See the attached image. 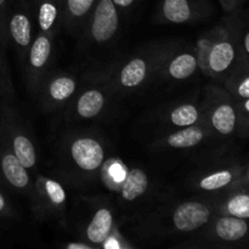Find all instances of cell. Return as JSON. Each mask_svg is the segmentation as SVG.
<instances>
[{
  "label": "cell",
  "mask_w": 249,
  "mask_h": 249,
  "mask_svg": "<svg viewBox=\"0 0 249 249\" xmlns=\"http://www.w3.org/2000/svg\"><path fill=\"white\" fill-rule=\"evenodd\" d=\"M238 112H240L241 125H242L243 138H249V97L237 101Z\"/></svg>",
  "instance_id": "83f0119b"
},
{
  "label": "cell",
  "mask_w": 249,
  "mask_h": 249,
  "mask_svg": "<svg viewBox=\"0 0 249 249\" xmlns=\"http://www.w3.org/2000/svg\"><path fill=\"white\" fill-rule=\"evenodd\" d=\"M14 0H0V51L5 53L9 46L7 36V21H9L10 10Z\"/></svg>",
  "instance_id": "4316f807"
},
{
  "label": "cell",
  "mask_w": 249,
  "mask_h": 249,
  "mask_svg": "<svg viewBox=\"0 0 249 249\" xmlns=\"http://www.w3.org/2000/svg\"><path fill=\"white\" fill-rule=\"evenodd\" d=\"M62 248H65V249H96L97 247H95V246L91 245V243H89V242H87V241L79 238L78 241H71V242L65 243V245L62 246Z\"/></svg>",
  "instance_id": "d6a6232c"
},
{
  "label": "cell",
  "mask_w": 249,
  "mask_h": 249,
  "mask_svg": "<svg viewBox=\"0 0 249 249\" xmlns=\"http://www.w3.org/2000/svg\"><path fill=\"white\" fill-rule=\"evenodd\" d=\"M31 208L39 219L53 218L63 220L67 214V191L62 182L36 173Z\"/></svg>",
  "instance_id": "4fadbf2b"
},
{
  "label": "cell",
  "mask_w": 249,
  "mask_h": 249,
  "mask_svg": "<svg viewBox=\"0 0 249 249\" xmlns=\"http://www.w3.org/2000/svg\"><path fill=\"white\" fill-rule=\"evenodd\" d=\"M82 78L72 71L51 70L41 82L36 99L44 112L63 111L77 94Z\"/></svg>",
  "instance_id": "8fae6325"
},
{
  "label": "cell",
  "mask_w": 249,
  "mask_h": 249,
  "mask_svg": "<svg viewBox=\"0 0 249 249\" xmlns=\"http://www.w3.org/2000/svg\"><path fill=\"white\" fill-rule=\"evenodd\" d=\"M245 163L237 157L213 158L192 173L187 185L202 196H218L237 185Z\"/></svg>",
  "instance_id": "30bf717a"
},
{
  "label": "cell",
  "mask_w": 249,
  "mask_h": 249,
  "mask_svg": "<svg viewBox=\"0 0 249 249\" xmlns=\"http://www.w3.org/2000/svg\"><path fill=\"white\" fill-rule=\"evenodd\" d=\"M15 212L4 192L0 190V216H11Z\"/></svg>",
  "instance_id": "1f68e13d"
},
{
  "label": "cell",
  "mask_w": 249,
  "mask_h": 249,
  "mask_svg": "<svg viewBox=\"0 0 249 249\" xmlns=\"http://www.w3.org/2000/svg\"><path fill=\"white\" fill-rule=\"evenodd\" d=\"M242 9L226 14L215 27L202 34L195 45L199 71L214 83L223 84L242 56Z\"/></svg>",
  "instance_id": "7a4b0ae2"
},
{
  "label": "cell",
  "mask_w": 249,
  "mask_h": 249,
  "mask_svg": "<svg viewBox=\"0 0 249 249\" xmlns=\"http://www.w3.org/2000/svg\"><path fill=\"white\" fill-rule=\"evenodd\" d=\"M216 213L249 220V186H236L215 196Z\"/></svg>",
  "instance_id": "603a6c76"
},
{
  "label": "cell",
  "mask_w": 249,
  "mask_h": 249,
  "mask_svg": "<svg viewBox=\"0 0 249 249\" xmlns=\"http://www.w3.org/2000/svg\"><path fill=\"white\" fill-rule=\"evenodd\" d=\"M181 248H249V220L215 213L202 228L187 235Z\"/></svg>",
  "instance_id": "8992f818"
},
{
  "label": "cell",
  "mask_w": 249,
  "mask_h": 249,
  "mask_svg": "<svg viewBox=\"0 0 249 249\" xmlns=\"http://www.w3.org/2000/svg\"><path fill=\"white\" fill-rule=\"evenodd\" d=\"M236 186H249V162L245 163L242 174H241L240 180H238V182Z\"/></svg>",
  "instance_id": "836d02e7"
},
{
  "label": "cell",
  "mask_w": 249,
  "mask_h": 249,
  "mask_svg": "<svg viewBox=\"0 0 249 249\" xmlns=\"http://www.w3.org/2000/svg\"><path fill=\"white\" fill-rule=\"evenodd\" d=\"M108 189L113 190L118 196L119 202L124 206H133L142 201L151 190V179L145 169L133 167L126 169L121 181L111 185Z\"/></svg>",
  "instance_id": "44dd1931"
},
{
  "label": "cell",
  "mask_w": 249,
  "mask_h": 249,
  "mask_svg": "<svg viewBox=\"0 0 249 249\" xmlns=\"http://www.w3.org/2000/svg\"><path fill=\"white\" fill-rule=\"evenodd\" d=\"M97 0H63L62 29L77 38Z\"/></svg>",
  "instance_id": "cb8c5ba5"
},
{
  "label": "cell",
  "mask_w": 249,
  "mask_h": 249,
  "mask_svg": "<svg viewBox=\"0 0 249 249\" xmlns=\"http://www.w3.org/2000/svg\"><path fill=\"white\" fill-rule=\"evenodd\" d=\"M198 71L196 46L175 43L163 60L156 78L167 83H180L192 78Z\"/></svg>",
  "instance_id": "e0dca14e"
},
{
  "label": "cell",
  "mask_w": 249,
  "mask_h": 249,
  "mask_svg": "<svg viewBox=\"0 0 249 249\" xmlns=\"http://www.w3.org/2000/svg\"><path fill=\"white\" fill-rule=\"evenodd\" d=\"M36 32L57 38L62 29L63 0H29Z\"/></svg>",
  "instance_id": "7402d4cb"
},
{
  "label": "cell",
  "mask_w": 249,
  "mask_h": 249,
  "mask_svg": "<svg viewBox=\"0 0 249 249\" xmlns=\"http://www.w3.org/2000/svg\"><path fill=\"white\" fill-rule=\"evenodd\" d=\"M0 178L6 187L28 198L29 204L32 203L34 196V177L1 139H0Z\"/></svg>",
  "instance_id": "ac0fdd59"
},
{
  "label": "cell",
  "mask_w": 249,
  "mask_h": 249,
  "mask_svg": "<svg viewBox=\"0 0 249 249\" xmlns=\"http://www.w3.org/2000/svg\"><path fill=\"white\" fill-rule=\"evenodd\" d=\"M202 102L198 100H185L172 104L158 113L160 125L167 130L202 124Z\"/></svg>",
  "instance_id": "ffe728a7"
},
{
  "label": "cell",
  "mask_w": 249,
  "mask_h": 249,
  "mask_svg": "<svg viewBox=\"0 0 249 249\" xmlns=\"http://www.w3.org/2000/svg\"><path fill=\"white\" fill-rule=\"evenodd\" d=\"M122 15H126L139 4L140 0H112Z\"/></svg>",
  "instance_id": "4dcf8cb0"
},
{
  "label": "cell",
  "mask_w": 249,
  "mask_h": 249,
  "mask_svg": "<svg viewBox=\"0 0 249 249\" xmlns=\"http://www.w3.org/2000/svg\"><path fill=\"white\" fill-rule=\"evenodd\" d=\"M214 12L211 0H158L156 23L191 24L204 21Z\"/></svg>",
  "instance_id": "9a60e30c"
},
{
  "label": "cell",
  "mask_w": 249,
  "mask_h": 249,
  "mask_svg": "<svg viewBox=\"0 0 249 249\" xmlns=\"http://www.w3.org/2000/svg\"><path fill=\"white\" fill-rule=\"evenodd\" d=\"M36 32L31 2L27 0H14L7 21V36L9 45L14 48L19 67L23 65L24 57L36 36Z\"/></svg>",
  "instance_id": "5bb4252c"
},
{
  "label": "cell",
  "mask_w": 249,
  "mask_h": 249,
  "mask_svg": "<svg viewBox=\"0 0 249 249\" xmlns=\"http://www.w3.org/2000/svg\"><path fill=\"white\" fill-rule=\"evenodd\" d=\"M202 102V124L215 139L243 138L237 101L218 83L204 88Z\"/></svg>",
  "instance_id": "52a82bcc"
},
{
  "label": "cell",
  "mask_w": 249,
  "mask_h": 249,
  "mask_svg": "<svg viewBox=\"0 0 249 249\" xmlns=\"http://www.w3.org/2000/svg\"><path fill=\"white\" fill-rule=\"evenodd\" d=\"M122 14L112 0H97L77 36L80 51L104 49L114 43Z\"/></svg>",
  "instance_id": "9c48e42d"
},
{
  "label": "cell",
  "mask_w": 249,
  "mask_h": 249,
  "mask_svg": "<svg viewBox=\"0 0 249 249\" xmlns=\"http://www.w3.org/2000/svg\"><path fill=\"white\" fill-rule=\"evenodd\" d=\"M90 204V215L80 230V238L91 243L95 247L102 245L117 230L116 212L109 201L102 197H85Z\"/></svg>",
  "instance_id": "2e32d148"
},
{
  "label": "cell",
  "mask_w": 249,
  "mask_h": 249,
  "mask_svg": "<svg viewBox=\"0 0 249 249\" xmlns=\"http://www.w3.org/2000/svg\"><path fill=\"white\" fill-rule=\"evenodd\" d=\"M106 160V145L95 131H71L60 143L61 173L78 186H84L100 178Z\"/></svg>",
  "instance_id": "3957f363"
},
{
  "label": "cell",
  "mask_w": 249,
  "mask_h": 249,
  "mask_svg": "<svg viewBox=\"0 0 249 249\" xmlns=\"http://www.w3.org/2000/svg\"><path fill=\"white\" fill-rule=\"evenodd\" d=\"M116 96L107 66L92 70L84 75L75 96L62 111L63 117L70 122L94 121L106 113Z\"/></svg>",
  "instance_id": "5b68a950"
},
{
  "label": "cell",
  "mask_w": 249,
  "mask_h": 249,
  "mask_svg": "<svg viewBox=\"0 0 249 249\" xmlns=\"http://www.w3.org/2000/svg\"><path fill=\"white\" fill-rule=\"evenodd\" d=\"M0 99L4 101H14L15 88L11 78L9 62L5 53L0 51Z\"/></svg>",
  "instance_id": "484cf974"
},
{
  "label": "cell",
  "mask_w": 249,
  "mask_h": 249,
  "mask_svg": "<svg viewBox=\"0 0 249 249\" xmlns=\"http://www.w3.org/2000/svg\"><path fill=\"white\" fill-rule=\"evenodd\" d=\"M175 41L158 40L107 66L109 83L117 96L140 91L156 79L163 60Z\"/></svg>",
  "instance_id": "277c9868"
},
{
  "label": "cell",
  "mask_w": 249,
  "mask_h": 249,
  "mask_svg": "<svg viewBox=\"0 0 249 249\" xmlns=\"http://www.w3.org/2000/svg\"><path fill=\"white\" fill-rule=\"evenodd\" d=\"M56 38L36 32L21 70L29 94L36 97L41 82L51 71Z\"/></svg>",
  "instance_id": "7c38bea8"
},
{
  "label": "cell",
  "mask_w": 249,
  "mask_h": 249,
  "mask_svg": "<svg viewBox=\"0 0 249 249\" xmlns=\"http://www.w3.org/2000/svg\"><path fill=\"white\" fill-rule=\"evenodd\" d=\"M220 6L223 7L224 11L226 14H230V12L236 11L238 9H242L243 5L249 0H218Z\"/></svg>",
  "instance_id": "f1b7e54d"
},
{
  "label": "cell",
  "mask_w": 249,
  "mask_h": 249,
  "mask_svg": "<svg viewBox=\"0 0 249 249\" xmlns=\"http://www.w3.org/2000/svg\"><path fill=\"white\" fill-rule=\"evenodd\" d=\"M242 29H241V49L243 55L249 57V24H246L242 11Z\"/></svg>",
  "instance_id": "f546056e"
},
{
  "label": "cell",
  "mask_w": 249,
  "mask_h": 249,
  "mask_svg": "<svg viewBox=\"0 0 249 249\" xmlns=\"http://www.w3.org/2000/svg\"><path fill=\"white\" fill-rule=\"evenodd\" d=\"M224 89L236 100L248 99L249 97V57L243 55L236 67L230 73L228 78L221 84Z\"/></svg>",
  "instance_id": "d4e9b609"
},
{
  "label": "cell",
  "mask_w": 249,
  "mask_h": 249,
  "mask_svg": "<svg viewBox=\"0 0 249 249\" xmlns=\"http://www.w3.org/2000/svg\"><path fill=\"white\" fill-rule=\"evenodd\" d=\"M27 1H29V0H27Z\"/></svg>",
  "instance_id": "e575fe53"
},
{
  "label": "cell",
  "mask_w": 249,
  "mask_h": 249,
  "mask_svg": "<svg viewBox=\"0 0 249 249\" xmlns=\"http://www.w3.org/2000/svg\"><path fill=\"white\" fill-rule=\"evenodd\" d=\"M215 213V196L198 195L162 202L133 219L130 232L140 240L150 241L186 236L202 228Z\"/></svg>",
  "instance_id": "6da1fadb"
},
{
  "label": "cell",
  "mask_w": 249,
  "mask_h": 249,
  "mask_svg": "<svg viewBox=\"0 0 249 249\" xmlns=\"http://www.w3.org/2000/svg\"><path fill=\"white\" fill-rule=\"evenodd\" d=\"M215 139L212 131L203 124L169 129L158 135L150 147L156 151H184L196 148Z\"/></svg>",
  "instance_id": "d6986e66"
},
{
  "label": "cell",
  "mask_w": 249,
  "mask_h": 249,
  "mask_svg": "<svg viewBox=\"0 0 249 249\" xmlns=\"http://www.w3.org/2000/svg\"><path fill=\"white\" fill-rule=\"evenodd\" d=\"M0 139L36 177L39 164L36 140L28 123L12 105V101H4L0 106Z\"/></svg>",
  "instance_id": "ba28073f"
}]
</instances>
